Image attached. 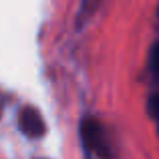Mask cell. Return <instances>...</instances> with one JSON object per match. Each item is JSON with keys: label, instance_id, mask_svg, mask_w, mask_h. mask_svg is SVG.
Here are the masks:
<instances>
[{"label": "cell", "instance_id": "obj_1", "mask_svg": "<svg viewBox=\"0 0 159 159\" xmlns=\"http://www.w3.org/2000/svg\"><path fill=\"white\" fill-rule=\"evenodd\" d=\"M81 139L89 151L97 153L99 157L109 159L111 157V145H109V137L103 129V125L93 117H87L81 121Z\"/></svg>", "mask_w": 159, "mask_h": 159}, {"label": "cell", "instance_id": "obj_2", "mask_svg": "<svg viewBox=\"0 0 159 159\" xmlns=\"http://www.w3.org/2000/svg\"><path fill=\"white\" fill-rule=\"evenodd\" d=\"M20 129L28 137H40L47 131V125H44L43 115L34 107H24L20 111Z\"/></svg>", "mask_w": 159, "mask_h": 159}, {"label": "cell", "instance_id": "obj_3", "mask_svg": "<svg viewBox=\"0 0 159 159\" xmlns=\"http://www.w3.org/2000/svg\"><path fill=\"white\" fill-rule=\"evenodd\" d=\"M151 70L155 73V77H159V43L151 51Z\"/></svg>", "mask_w": 159, "mask_h": 159}, {"label": "cell", "instance_id": "obj_4", "mask_svg": "<svg viewBox=\"0 0 159 159\" xmlns=\"http://www.w3.org/2000/svg\"><path fill=\"white\" fill-rule=\"evenodd\" d=\"M149 111H151V115L159 121V97H151V101H149Z\"/></svg>", "mask_w": 159, "mask_h": 159}]
</instances>
